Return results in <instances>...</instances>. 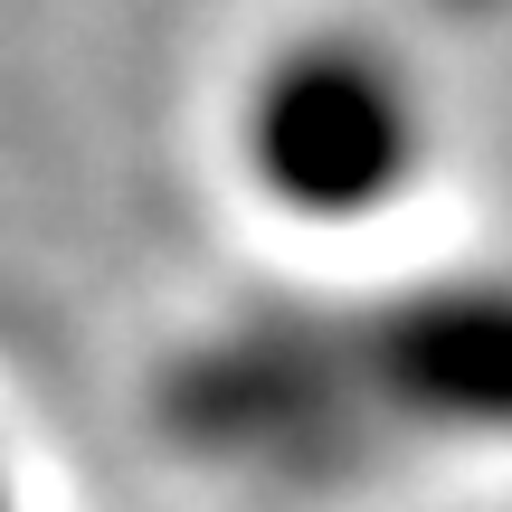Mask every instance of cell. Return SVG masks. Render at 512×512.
I'll list each match as a JSON object with an SVG mask.
<instances>
[{"mask_svg": "<svg viewBox=\"0 0 512 512\" xmlns=\"http://www.w3.org/2000/svg\"><path fill=\"white\" fill-rule=\"evenodd\" d=\"M408 105L370 57H294L256 95V171L294 209H370L408 162Z\"/></svg>", "mask_w": 512, "mask_h": 512, "instance_id": "obj_1", "label": "cell"}]
</instances>
